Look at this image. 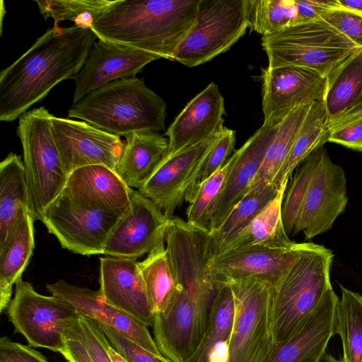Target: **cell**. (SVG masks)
I'll return each mask as SVG.
<instances>
[{"instance_id": "1", "label": "cell", "mask_w": 362, "mask_h": 362, "mask_svg": "<svg viewBox=\"0 0 362 362\" xmlns=\"http://www.w3.org/2000/svg\"><path fill=\"white\" fill-rule=\"evenodd\" d=\"M97 39L89 28L54 24L1 71L0 120H16L59 83L74 79Z\"/></svg>"}, {"instance_id": "2", "label": "cell", "mask_w": 362, "mask_h": 362, "mask_svg": "<svg viewBox=\"0 0 362 362\" xmlns=\"http://www.w3.org/2000/svg\"><path fill=\"white\" fill-rule=\"evenodd\" d=\"M201 0H117L90 29L98 39L172 60Z\"/></svg>"}, {"instance_id": "3", "label": "cell", "mask_w": 362, "mask_h": 362, "mask_svg": "<svg viewBox=\"0 0 362 362\" xmlns=\"http://www.w3.org/2000/svg\"><path fill=\"white\" fill-rule=\"evenodd\" d=\"M165 102L137 77L110 82L81 98L69 118L83 120L105 132L125 136L165 130Z\"/></svg>"}, {"instance_id": "4", "label": "cell", "mask_w": 362, "mask_h": 362, "mask_svg": "<svg viewBox=\"0 0 362 362\" xmlns=\"http://www.w3.org/2000/svg\"><path fill=\"white\" fill-rule=\"evenodd\" d=\"M269 66H298L328 80L329 88L356 56L358 47L323 19L289 25L262 35Z\"/></svg>"}, {"instance_id": "5", "label": "cell", "mask_w": 362, "mask_h": 362, "mask_svg": "<svg viewBox=\"0 0 362 362\" xmlns=\"http://www.w3.org/2000/svg\"><path fill=\"white\" fill-rule=\"evenodd\" d=\"M332 252L307 243L276 284L271 287V319L274 344L294 334L331 289Z\"/></svg>"}, {"instance_id": "6", "label": "cell", "mask_w": 362, "mask_h": 362, "mask_svg": "<svg viewBox=\"0 0 362 362\" xmlns=\"http://www.w3.org/2000/svg\"><path fill=\"white\" fill-rule=\"evenodd\" d=\"M52 117L45 107L31 109L18 118L16 129L23 147L30 210L35 220L62 193L69 177L52 136Z\"/></svg>"}, {"instance_id": "7", "label": "cell", "mask_w": 362, "mask_h": 362, "mask_svg": "<svg viewBox=\"0 0 362 362\" xmlns=\"http://www.w3.org/2000/svg\"><path fill=\"white\" fill-rule=\"evenodd\" d=\"M235 314L224 362H268L274 349L271 286L255 278L226 281Z\"/></svg>"}, {"instance_id": "8", "label": "cell", "mask_w": 362, "mask_h": 362, "mask_svg": "<svg viewBox=\"0 0 362 362\" xmlns=\"http://www.w3.org/2000/svg\"><path fill=\"white\" fill-rule=\"evenodd\" d=\"M250 0H201L195 22L172 61L193 67L230 48L249 28Z\"/></svg>"}, {"instance_id": "9", "label": "cell", "mask_w": 362, "mask_h": 362, "mask_svg": "<svg viewBox=\"0 0 362 362\" xmlns=\"http://www.w3.org/2000/svg\"><path fill=\"white\" fill-rule=\"evenodd\" d=\"M7 315L15 332L23 335L30 346L59 353L65 346L67 328L80 316L69 303L37 293L22 278L15 284Z\"/></svg>"}, {"instance_id": "10", "label": "cell", "mask_w": 362, "mask_h": 362, "mask_svg": "<svg viewBox=\"0 0 362 362\" xmlns=\"http://www.w3.org/2000/svg\"><path fill=\"white\" fill-rule=\"evenodd\" d=\"M122 216L88 205L63 190L39 220L63 248L89 256L103 254L107 240Z\"/></svg>"}, {"instance_id": "11", "label": "cell", "mask_w": 362, "mask_h": 362, "mask_svg": "<svg viewBox=\"0 0 362 362\" xmlns=\"http://www.w3.org/2000/svg\"><path fill=\"white\" fill-rule=\"evenodd\" d=\"M317 154L296 230L306 240L329 230L348 202L344 170L332 161L323 146L317 148Z\"/></svg>"}, {"instance_id": "12", "label": "cell", "mask_w": 362, "mask_h": 362, "mask_svg": "<svg viewBox=\"0 0 362 362\" xmlns=\"http://www.w3.org/2000/svg\"><path fill=\"white\" fill-rule=\"evenodd\" d=\"M51 127L63 167L69 175L78 168L93 165L115 170L124 145L120 136L84 121L54 116Z\"/></svg>"}, {"instance_id": "13", "label": "cell", "mask_w": 362, "mask_h": 362, "mask_svg": "<svg viewBox=\"0 0 362 362\" xmlns=\"http://www.w3.org/2000/svg\"><path fill=\"white\" fill-rule=\"evenodd\" d=\"M264 125L276 126L296 107L325 99L328 80L298 66H267L262 72Z\"/></svg>"}, {"instance_id": "14", "label": "cell", "mask_w": 362, "mask_h": 362, "mask_svg": "<svg viewBox=\"0 0 362 362\" xmlns=\"http://www.w3.org/2000/svg\"><path fill=\"white\" fill-rule=\"evenodd\" d=\"M170 218L150 199L134 189L129 209L111 232L103 255L138 259L164 244Z\"/></svg>"}, {"instance_id": "15", "label": "cell", "mask_w": 362, "mask_h": 362, "mask_svg": "<svg viewBox=\"0 0 362 362\" xmlns=\"http://www.w3.org/2000/svg\"><path fill=\"white\" fill-rule=\"evenodd\" d=\"M158 59L151 53L98 38L74 78L72 105L110 82L136 77L146 64Z\"/></svg>"}, {"instance_id": "16", "label": "cell", "mask_w": 362, "mask_h": 362, "mask_svg": "<svg viewBox=\"0 0 362 362\" xmlns=\"http://www.w3.org/2000/svg\"><path fill=\"white\" fill-rule=\"evenodd\" d=\"M307 243L286 249L246 247L226 250L213 256L209 263L217 280L255 278L274 286L284 274Z\"/></svg>"}, {"instance_id": "17", "label": "cell", "mask_w": 362, "mask_h": 362, "mask_svg": "<svg viewBox=\"0 0 362 362\" xmlns=\"http://www.w3.org/2000/svg\"><path fill=\"white\" fill-rule=\"evenodd\" d=\"M219 133L173 154H167L138 191L153 201L167 217H173L175 209L185 202L189 181Z\"/></svg>"}, {"instance_id": "18", "label": "cell", "mask_w": 362, "mask_h": 362, "mask_svg": "<svg viewBox=\"0 0 362 362\" xmlns=\"http://www.w3.org/2000/svg\"><path fill=\"white\" fill-rule=\"evenodd\" d=\"M99 283L98 291L106 303L153 327V313L137 259L100 258Z\"/></svg>"}, {"instance_id": "19", "label": "cell", "mask_w": 362, "mask_h": 362, "mask_svg": "<svg viewBox=\"0 0 362 362\" xmlns=\"http://www.w3.org/2000/svg\"><path fill=\"white\" fill-rule=\"evenodd\" d=\"M46 288L52 296L71 304L79 315L107 325L146 350L162 355L148 326L106 303L98 291L72 285L64 280L47 284Z\"/></svg>"}, {"instance_id": "20", "label": "cell", "mask_w": 362, "mask_h": 362, "mask_svg": "<svg viewBox=\"0 0 362 362\" xmlns=\"http://www.w3.org/2000/svg\"><path fill=\"white\" fill-rule=\"evenodd\" d=\"M224 100L214 82L192 98L169 126L168 155L217 134L223 127Z\"/></svg>"}, {"instance_id": "21", "label": "cell", "mask_w": 362, "mask_h": 362, "mask_svg": "<svg viewBox=\"0 0 362 362\" xmlns=\"http://www.w3.org/2000/svg\"><path fill=\"white\" fill-rule=\"evenodd\" d=\"M277 128L278 125L263 124L235 151L233 165L214 207L210 233L218 228L248 191L274 139Z\"/></svg>"}, {"instance_id": "22", "label": "cell", "mask_w": 362, "mask_h": 362, "mask_svg": "<svg viewBox=\"0 0 362 362\" xmlns=\"http://www.w3.org/2000/svg\"><path fill=\"white\" fill-rule=\"evenodd\" d=\"M337 296L331 288L298 331L274 346L268 362H320L334 333Z\"/></svg>"}, {"instance_id": "23", "label": "cell", "mask_w": 362, "mask_h": 362, "mask_svg": "<svg viewBox=\"0 0 362 362\" xmlns=\"http://www.w3.org/2000/svg\"><path fill=\"white\" fill-rule=\"evenodd\" d=\"M63 190L88 205L124 215L130 206L134 189L115 170L105 165H93L70 173Z\"/></svg>"}, {"instance_id": "24", "label": "cell", "mask_w": 362, "mask_h": 362, "mask_svg": "<svg viewBox=\"0 0 362 362\" xmlns=\"http://www.w3.org/2000/svg\"><path fill=\"white\" fill-rule=\"evenodd\" d=\"M125 137L115 172L131 188L140 189L168 151V139L156 132H137Z\"/></svg>"}, {"instance_id": "25", "label": "cell", "mask_w": 362, "mask_h": 362, "mask_svg": "<svg viewBox=\"0 0 362 362\" xmlns=\"http://www.w3.org/2000/svg\"><path fill=\"white\" fill-rule=\"evenodd\" d=\"M35 219L30 212L21 215L5 243L0 246V312L8 308L13 286L22 278L35 248Z\"/></svg>"}, {"instance_id": "26", "label": "cell", "mask_w": 362, "mask_h": 362, "mask_svg": "<svg viewBox=\"0 0 362 362\" xmlns=\"http://www.w3.org/2000/svg\"><path fill=\"white\" fill-rule=\"evenodd\" d=\"M234 314L232 289L227 281H223L215 298L201 342L184 362H224Z\"/></svg>"}, {"instance_id": "27", "label": "cell", "mask_w": 362, "mask_h": 362, "mask_svg": "<svg viewBox=\"0 0 362 362\" xmlns=\"http://www.w3.org/2000/svg\"><path fill=\"white\" fill-rule=\"evenodd\" d=\"M25 212L30 210L23 160L11 152L0 163V246Z\"/></svg>"}, {"instance_id": "28", "label": "cell", "mask_w": 362, "mask_h": 362, "mask_svg": "<svg viewBox=\"0 0 362 362\" xmlns=\"http://www.w3.org/2000/svg\"><path fill=\"white\" fill-rule=\"evenodd\" d=\"M287 184L280 187L276 197L223 252L246 247L286 249L297 243L290 240L282 221L281 206Z\"/></svg>"}, {"instance_id": "29", "label": "cell", "mask_w": 362, "mask_h": 362, "mask_svg": "<svg viewBox=\"0 0 362 362\" xmlns=\"http://www.w3.org/2000/svg\"><path fill=\"white\" fill-rule=\"evenodd\" d=\"M325 99L313 103L303 126L272 183L279 189L287 184L294 170L315 149L328 141Z\"/></svg>"}, {"instance_id": "30", "label": "cell", "mask_w": 362, "mask_h": 362, "mask_svg": "<svg viewBox=\"0 0 362 362\" xmlns=\"http://www.w3.org/2000/svg\"><path fill=\"white\" fill-rule=\"evenodd\" d=\"M279 190L272 183H267L247 191L218 228L210 233L214 256L222 252L227 247L276 197Z\"/></svg>"}, {"instance_id": "31", "label": "cell", "mask_w": 362, "mask_h": 362, "mask_svg": "<svg viewBox=\"0 0 362 362\" xmlns=\"http://www.w3.org/2000/svg\"><path fill=\"white\" fill-rule=\"evenodd\" d=\"M312 104L296 107L278 124L274 139L248 191L258 185L272 183L288 156Z\"/></svg>"}, {"instance_id": "32", "label": "cell", "mask_w": 362, "mask_h": 362, "mask_svg": "<svg viewBox=\"0 0 362 362\" xmlns=\"http://www.w3.org/2000/svg\"><path fill=\"white\" fill-rule=\"evenodd\" d=\"M341 299L334 315V333L342 341L344 362H362V296L340 285Z\"/></svg>"}, {"instance_id": "33", "label": "cell", "mask_w": 362, "mask_h": 362, "mask_svg": "<svg viewBox=\"0 0 362 362\" xmlns=\"http://www.w3.org/2000/svg\"><path fill=\"white\" fill-rule=\"evenodd\" d=\"M147 295L153 315L163 313L170 305L177 288L163 244L139 262Z\"/></svg>"}, {"instance_id": "34", "label": "cell", "mask_w": 362, "mask_h": 362, "mask_svg": "<svg viewBox=\"0 0 362 362\" xmlns=\"http://www.w3.org/2000/svg\"><path fill=\"white\" fill-rule=\"evenodd\" d=\"M110 0L35 1L45 19L52 18L54 24L68 20L74 25L90 28L93 23L117 2Z\"/></svg>"}, {"instance_id": "35", "label": "cell", "mask_w": 362, "mask_h": 362, "mask_svg": "<svg viewBox=\"0 0 362 362\" xmlns=\"http://www.w3.org/2000/svg\"><path fill=\"white\" fill-rule=\"evenodd\" d=\"M362 99L361 52L340 72L325 98L328 119L360 104Z\"/></svg>"}, {"instance_id": "36", "label": "cell", "mask_w": 362, "mask_h": 362, "mask_svg": "<svg viewBox=\"0 0 362 362\" xmlns=\"http://www.w3.org/2000/svg\"><path fill=\"white\" fill-rule=\"evenodd\" d=\"M235 159V152L224 165L202 183L187 210V222L211 232L214 207Z\"/></svg>"}, {"instance_id": "37", "label": "cell", "mask_w": 362, "mask_h": 362, "mask_svg": "<svg viewBox=\"0 0 362 362\" xmlns=\"http://www.w3.org/2000/svg\"><path fill=\"white\" fill-rule=\"evenodd\" d=\"M298 23L296 0H250L251 30L264 35Z\"/></svg>"}, {"instance_id": "38", "label": "cell", "mask_w": 362, "mask_h": 362, "mask_svg": "<svg viewBox=\"0 0 362 362\" xmlns=\"http://www.w3.org/2000/svg\"><path fill=\"white\" fill-rule=\"evenodd\" d=\"M317 149L297 168L288 182L282 201L281 215L287 235H296L306 192L317 160Z\"/></svg>"}, {"instance_id": "39", "label": "cell", "mask_w": 362, "mask_h": 362, "mask_svg": "<svg viewBox=\"0 0 362 362\" xmlns=\"http://www.w3.org/2000/svg\"><path fill=\"white\" fill-rule=\"evenodd\" d=\"M235 144V132L224 127L189 181L185 202L190 203L202 183L224 165Z\"/></svg>"}, {"instance_id": "40", "label": "cell", "mask_w": 362, "mask_h": 362, "mask_svg": "<svg viewBox=\"0 0 362 362\" xmlns=\"http://www.w3.org/2000/svg\"><path fill=\"white\" fill-rule=\"evenodd\" d=\"M328 141L362 151V105L328 119Z\"/></svg>"}, {"instance_id": "41", "label": "cell", "mask_w": 362, "mask_h": 362, "mask_svg": "<svg viewBox=\"0 0 362 362\" xmlns=\"http://www.w3.org/2000/svg\"><path fill=\"white\" fill-rule=\"evenodd\" d=\"M98 322L110 346L127 362H171L163 355L146 350L112 327Z\"/></svg>"}, {"instance_id": "42", "label": "cell", "mask_w": 362, "mask_h": 362, "mask_svg": "<svg viewBox=\"0 0 362 362\" xmlns=\"http://www.w3.org/2000/svg\"><path fill=\"white\" fill-rule=\"evenodd\" d=\"M80 336L93 362H113L108 352L110 344L98 321L81 315L77 320Z\"/></svg>"}, {"instance_id": "43", "label": "cell", "mask_w": 362, "mask_h": 362, "mask_svg": "<svg viewBox=\"0 0 362 362\" xmlns=\"http://www.w3.org/2000/svg\"><path fill=\"white\" fill-rule=\"evenodd\" d=\"M322 19L362 49V16L342 8L328 12Z\"/></svg>"}, {"instance_id": "44", "label": "cell", "mask_w": 362, "mask_h": 362, "mask_svg": "<svg viewBox=\"0 0 362 362\" xmlns=\"http://www.w3.org/2000/svg\"><path fill=\"white\" fill-rule=\"evenodd\" d=\"M0 362L49 361L31 346L13 341L5 336L0 339Z\"/></svg>"}, {"instance_id": "45", "label": "cell", "mask_w": 362, "mask_h": 362, "mask_svg": "<svg viewBox=\"0 0 362 362\" xmlns=\"http://www.w3.org/2000/svg\"><path fill=\"white\" fill-rule=\"evenodd\" d=\"M77 320L67 328L65 346L60 354L68 362H93L80 336Z\"/></svg>"}, {"instance_id": "46", "label": "cell", "mask_w": 362, "mask_h": 362, "mask_svg": "<svg viewBox=\"0 0 362 362\" xmlns=\"http://www.w3.org/2000/svg\"><path fill=\"white\" fill-rule=\"evenodd\" d=\"M299 23L322 19L328 12L342 8L339 0H296Z\"/></svg>"}, {"instance_id": "47", "label": "cell", "mask_w": 362, "mask_h": 362, "mask_svg": "<svg viewBox=\"0 0 362 362\" xmlns=\"http://www.w3.org/2000/svg\"><path fill=\"white\" fill-rule=\"evenodd\" d=\"M342 8L362 16V0H339Z\"/></svg>"}, {"instance_id": "48", "label": "cell", "mask_w": 362, "mask_h": 362, "mask_svg": "<svg viewBox=\"0 0 362 362\" xmlns=\"http://www.w3.org/2000/svg\"><path fill=\"white\" fill-rule=\"evenodd\" d=\"M109 354L113 362H127L119 354H118L110 345Z\"/></svg>"}, {"instance_id": "49", "label": "cell", "mask_w": 362, "mask_h": 362, "mask_svg": "<svg viewBox=\"0 0 362 362\" xmlns=\"http://www.w3.org/2000/svg\"><path fill=\"white\" fill-rule=\"evenodd\" d=\"M324 362H344V361L342 358L338 360V359L334 358V357H332V358L327 359Z\"/></svg>"}]
</instances>
